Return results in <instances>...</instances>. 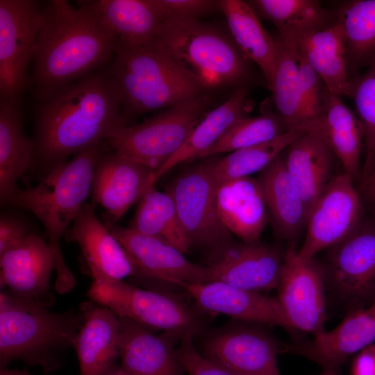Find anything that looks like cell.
<instances>
[{"label":"cell","mask_w":375,"mask_h":375,"mask_svg":"<svg viewBox=\"0 0 375 375\" xmlns=\"http://www.w3.org/2000/svg\"><path fill=\"white\" fill-rule=\"evenodd\" d=\"M110 63L37 103L33 167L43 176L127 126Z\"/></svg>","instance_id":"obj_1"},{"label":"cell","mask_w":375,"mask_h":375,"mask_svg":"<svg viewBox=\"0 0 375 375\" xmlns=\"http://www.w3.org/2000/svg\"><path fill=\"white\" fill-rule=\"evenodd\" d=\"M43 3L28 90L36 103L108 65L116 36L88 0Z\"/></svg>","instance_id":"obj_2"},{"label":"cell","mask_w":375,"mask_h":375,"mask_svg":"<svg viewBox=\"0 0 375 375\" xmlns=\"http://www.w3.org/2000/svg\"><path fill=\"white\" fill-rule=\"evenodd\" d=\"M110 149L108 141L92 146L51 169L35 186L18 188L1 202L31 211L42 224L56 256L53 288L59 294L69 292L76 285L61 252V238L91 194L97 162Z\"/></svg>","instance_id":"obj_3"},{"label":"cell","mask_w":375,"mask_h":375,"mask_svg":"<svg viewBox=\"0 0 375 375\" xmlns=\"http://www.w3.org/2000/svg\"><path fill=\"white\" fill-rule=\"evenodd\" d=\"M127 124L133 117L160 110L203 94V87L152 43L131 45L117 39L110 63Z\"/></svg>","instance_id":"obj_4"},{"label":"cell","mask_w":375,"mask_h":375,"mask_svg":"<svg viewBox=\"0 0 375 375\" xmlns=\"http://www.w3.org/2000/svg\"><path fill=\"white\" fill-rule=\"evenodd\" d=\"M42 304L0 294V366L14 360L51 370L65 351L73 347L84 317L79 312H56Z\"/></svg>","instance_id":"obj_5"},{"label":"cell","mask_w":375,"mask_h":375,"mask_svg":"<svg viewBox=\"0 0 375 375\" xmlns=\"http://www.w3.org/2000/svg\"><path fill=\"white\" fill-rule=\"evenodd\" d=\"M153 44L206 89L237 83L249 62L229 34L199 19H166Z\"/></svg>","instance_id":"obj_6"},{"label":"cell","mask_w":375,"mask_h":375,"mask_svg":"<svg viewBox=\"0 0 375 375\" xmlns=\"http://www.w3.org/2000/svg\"><path fill=\"white\" fill-rule=\"evenodd\" d=\"M209 103L203 94L126 126L108 140L110 149L156 172L181 148Z\"/></svg>","instance_id":"obj_7"},{"label":"cell","mask_w":375,"mask_h":375,"mask_svg":"<svg viewBox=\"0 0 375 375\" xmlns=\"http://www.w3.org/2000/svg\"><path fill=\"white\" fill-rule=\"evenodd\" d=\"M90 300L151 330L194 335L203 324L176 297L156 290H144L122 281H92Z\"/></svg>","instance_id":"obj_8"},{"label":"cell","mask_w":375,"mask_h":375,"mask_svg":"<svg viewBox=\"0 0 375 375\" xmlns=\"http://www.w3.org/2000/svg\"><path fill=\"white\" fill-rule=\"evenodd\" d=\"M217 187L212 160L206 159L181 172L165 190L174 203L192 245L212 251L232 241L231 233L223 225L217 212Z\"/></svg>","instance_id":"obj_9"},{"label":"cell","mask_w":375,"mask_h":375,"mask_svg":"<svg viewBox=\"0 0 375 375\" xmlns=\"http://www.w3.org/2000/svg\"><path fill=\"white\" fill-rule=\"evenodd\" d=\"M326 291L348 311L375 299V227L360 226L329 248L322 266Z\"/></svg>","instance_id":"obj_10"},{"label":"cell","mask_w":375,"mask_h":375,"mask_svg":"<svg viewBox=\"0 0 375 375\" xmlns=\"http://www.w3.org/2000/svg\"><path fill=\"white\" fill-rule=\"evenodd\" d=\"M42 3L0 0V99L21 100L28 90Z\"/></svg>","instance_id":"obj_11"},{"label":"cell","mask_w":375,"mask_h":375,"mask_svg":"<svg viewBox=\"0 0 375 375\" xmlns=\"http://www.w3.org/2000/svg\"><path fill=\"white\" fill-rule=\"evenodd\" d=\"M362 206L353 181L343 173L325 186L309 213L306 235L297 251L299 259L308 261L351 234L360 225Z\"/></svg>","instance_id":"obj_12"},{"label":"cell","mask_w":375,"mask_h":375,"mask_svg":"<svg viewBox=\"0 0 375 375\" xmlns=\"http://www.w3.org/2000/svg\"><path fill=\"white\" fill-rule=\"evenodd\" d=\"M294 246L283 253L277 299L292 328L314 335L325 331L326 288L322 266L299 259Z\"/></svg>","instance_id":"obj_13"},{"label":"cell","mask_w":375,"mask_h":375,"mask_svg":"<svg viewBox=\"0 0 375 375\" xmlns=\"http://www.w3.org/2000/svg\"><path fill=\"white\" fill-rule=\"evenodd\" d=\"M206 266L211 281L260 292L277 288L283 267V253L272 246L233 240L212 251Z\"/></svg>","instance_id":"obj_14"},{"label":"cell","mask_w":375,"mask_h":375,"mask_svg":"<svg viewBox=\"0 0 375 375\" xmlns=\"http://www.w3.org/2000/svg\"><path fill=\"white\" fill-rule=\"evenodd\" d=\"M278 352L270 333L242 324L211 334L203 344L202 354L238 375H280Z\"/></svg>","instance_id":"obj_15"},{"label":"cell","mask_w":375,"mask_h":375,"mask_svg":"<svg viewBox=\"0 0 375 375\" xmlns=\"http://www.w3.org/2000/svg\"><path fill=\"white\" fill-rule=\"evenodd\" d=\"M110 231L133 262L136 277L181 288L188 284L211 281L208 266L190 261L185 253L167 243L128 227L114 226Z\"/></svg>","instance_id":"obj_16"},{"label":"cell","mask_w":375,"mask_h":375,"mask_svg":"<svg viewBox=\"0 0 375 375\" xmlns=\"http://www.w3.org/2000/svg\"><path fill=\"white\" fill-rule=\"evenodd\" d=\"M155 171L108 150L94 169L91 194L105 210L103 224L111 230L129 208L153 186Z\"/></svg>","instance_id":"obj_17"},{"label":"cell","mask_w":375,"mask_h":375,"mask_svg":"<svg viewBox=\"0 0 375 375\" xmlns=\"http://www.w3.org/2000/svg\"><path fill=\"white\" fill-rule=\"evenodd\" d=\"M0 285L14 296L51 307L56 256L49 242L34 232L0 254Z\"/></svg>","instance_id":"obj_18"},{"label":"cell","mask_w":375,"mask_h":375,"mask_svg":"<svg viewBox=\"0 0 375 375\" xmlns=\"http://www.w3.org/2000/svg\"><path fill=\"white\" fill-rule=\"evenodd\" d=\"M94 206L85 203L69 231L83 253L93 281H122L135 276L136 269L119 241L94 211Z\"/></svg>","instance_id":"obj_19"},{"label":"cell","mask_w":375,"mask_h":375,"mask_svg":"<svg viewBox=\"0 0 375 375\" xmlns=\"http://www.w3.org/2000/svg\"><path fill=\"white\" fill-rule=\"evenodd\" d=\"M375 341V299L368 306L351 310L334 328L314 335L291 350L319 365L324 370L338 372L351 355Z\"/></svg>","instance_id":"obj_20"},{"label":"cell","mask_w":375,"mask_h":375,"mask_svg":"<svg viewBox=\"0 0 375 375\" xmlns=\"http://www.w3.org/2000/svg\"><path fill=\"white\" fill-rule=\"evenodd\" d=\"M183 289L206 311L224 314L248 323L293 328L277 297L219 281L188 284Z\"/></svg>","instance_id":"obj_21"},{"label":"cell","mask_w":375,"mask_h":375,"mask_svg":"<svg viewBox=\"0 0 375 375\" xmlns=\"http://www.w3.org/2000/svg\"><path fill=\"white\" fill-rule=\"evenodd\" d=\"M119 318V357L130 375H183L185 370L174 346L180 335L156 334L128 318Z\"/></svg>","instance_id":"obj_22"},{"label":"cell","mask_w":375,"mask_h":375,"mask_svg":"<svg viewBox=\"0 0 375 375\" xmlns=\"http://www.w3.org/2000/svg\"><path fill=\"white\" fill-rule=\"evenodd\" d=\"M80 310L84 321L74 345L80 375H103L119 356V316L92 300L81 303Z\"/></svg>","instance_id":"obj_23"},{"label":"cell","mask_w":375,"mask_h":375,"mask_svg":"<svg viewBox=\"0 0 375 375\" xmlns=\"http://www.w3.org/2000/svg\"><path fill=\"white\" fill-rule=\"evenodd\" d=\"M216 206L221 222L244 242L259 241L268 221V211L258 180L251 176L218 185Z\"/></svg>","instance_id":"obj_24"},{"label":"cell","mask_w":375,"mask_h":375,"mask_svg":"<svg viewBox=\"0 0 375 375\" xmlns=\"http://www.w3.org/2000/svg\"><path fill=\"white\" fill-rule=\"evenodd\" d=\"M299 129L319 135L341 163L344 173L354 181L360 177V160L365 135L358 116L331 93L323 113Z\"/></svg>","instance_id":"obj_25"},{"label":"cell","mask_w":375,"mask_h":375,"mask_svg":"<svg viewBox=\"0 0 375 375\" xmlns=\"http://www.w3.org/2000/svg\"><path fill=\"white\" fill-rule=\"evenodd\" d=\"M290 38L322 78L328 92L340 97L347 96L350 78L347 72V47L338 20L325 28Z\"/></svg>","instance_id":"obj_26"},{"label":"cell","mask_w":375,"mask_h":375,"mask_svg":"<svg viewBox=\"0 0 375 375\" xmlns=\"http://www.w3.org/2000/svg\"><path fill=\"white\" fill-rule=\"evenodd\" d=\"M258 181L276 231L283 238L294 239L306 225L308 212L283 152L261 172Z\"/></svg>","instance_id":"obj_27"},{"label":"cell","mask_w":375,"mask_h":375,"mask_svg":"<svg viewBox=\"0 0 375 375\" xmlns=\"http://www.w3.org/2000/svg\"><path fill=\"white\" fill-rule=\"evenodd\" d=\"M286 149V168L301 194L309 215L324 188L333 178L335 156L324 140L313 132L303 133Z\"/></svg>","instance_id":"obj_28"},{"label":"cell","mask_w":375,"mask_h":375,"mask_svg":"<svg viewBox=\"0 0 375 375\" xmlns=\"http://www.w3.org/2000/svg\"><path fill=\"white\" fill-rule=\"evenodd\" d=\"M248 90L238 88L220 106L206 112L192 129L181 148L158 171L153 183L181 163L200 159L237 121L247 117L252 108Z\"/></svg>","instance_id":"obj_29"},{"label":"cell","mask_w":375,"mask_h":375,"mask_svg":"<svg viewBox=\"0 0 375 375\" xmlns=\"http://www.w3.org/2000/svg\"><path fill=\"white\" fill-rule=\"evenodd\" d=\"M34 162L35 144L24 130L21 100L0 99L1 202L17 190V180Z\"/></svg>","instance_id":"obj_30"},{"label":"cell","mask_w":375,"mask_h":375,"mask_svg":"<svg viewBox=\"0 0 375 375\" xmlns=\"http://www.w3.org/2000/svg\"><path fill=\"white\" fill-rule=\"evenodd\" d=\"M219 6L233 41L249 62L258 65L267 87L271 90L276 55L274 38L262 27L259 17L247 2L220 0Z\"/></svg>","instance_id":"obj_31"},{"label":"cell","mask_w":375,"mask_h":375,"mask_svg":"<svg viewBox=\"0 0 375 375\" xmlns=\"http://www.w3.org/2000/svg\"><path fill=\"white\" fill-rule=\"evenodd\" d=\"M88 2L117 40L127 44L150 43L164 22L153 0H89Z\"/></svg>","instance_id":"obj_32"},{"label":"cell","mask_w":375,"mask_h":375,"mask_svg":"<svg viewBox=\"0 0 375 375\" xmlns=\"http://www.w3.org/2000/svg\"><path fill=\"white\" fill-rule=\"evenodd\" d=\"M128 228L167 243L183 253L192 247L171 197L166 192L158 190L154 185L140 200Z\"/></svg>","instance_id":"obj_33"},{"label":"cell","mask_w":375,"mask_h":375,"mask_svg":"<svg viewBox=\"0 0 375 375\" xmlns=\"http://www.w3.org/2000/svg\"><path fill=\"white\" fill-rule=\"evenodd\" d=\"M275 67L271 91L276 112L288 129H299L304 123L298 74V51L293 40L278 35Z\"/></svg>","instance_id":"obj_34"},{"label":"cell","mask_w":375,"mask_h":375,"mask_svg":"<svg viewBox=\"0 0 375 375\" xmlns=\"http://www.w3.org/2000/svg\"><path fill=\"white\" fill-rule=\"evenodd\" d=\"M258 17L272 22L278 34L293 37L325 28L331 13L315 0H251L247 1Z\"/></svg>","instance_id":"obj_35"},{"label":"cell","mask_w":375,"mask_h":375,"mask_svg":"<svg viewBox=\"0 0 375 375\" xmlns=\"http://www.w3.org/2000/svg\"><path fill=\"white\" fill-rule=\"evenodd\" d=\"M336 19L344 34L348 65L369 66L375 60V0L348 1Z\"/></svg>","instance_id":"obj_36"},{"label":"cell","mask_w":375,"mask_h":375,"mask_svg":"<svg viewBox=\"0 0 375 375\" xmlns=\"http://www.w3.org/2000/svg\"><path fill=\"white\" fill-rule=\"evenodd\" d=\"M305 132L302 129H290L269 141L230 152L219 159H212L215 180L219 185L228 181L262 172L293 140Z\"/></svg>","instance_id":"obj_37"},{"label":"cell","mask_w":375,"mask_h":375,"mask_svg":"<svg viewBox=\"0 0 375 375\" xmlns=\"http://www.w3.org/2000/svg\"><path fill=\"white\" fill-rule=\"evenodd\" d=\"M288 128L277 112L265 108L253 117H244L234 123L200 159L230 152L269 141L287 132Z\"/></svg>","instance_id":"obj_38"},{"label":"cell","mask_w":375,"mask_h":375,"mask_svg":"<svg viewBox=\"0 0 375 375\" xmlns=\"http://www.w3.org/2000/svg\"><path fill=\"white\" fill-rule=\"evenodd\" d=\"M347 96L353 99L356 115L364 129L365 165L375 150V60L365 73L350 79Z\"/></svg>","instance_id":"obj_39"},{"label":"cell","mask_w":375,"mask_h":375,"mask_svg":"<svg viewBox=\"0 0 375 375\" xmlns=\"http://www.w3.org/2000/svg\"><path fill=\"white\" fill-rule=\"evenodd\" d=\"M297 51L298 74L304 117L303 125L317 119L323 113L330 92L306 58L298 49Z\"/></svg>","instance_id":"obj_40"},{"label":"cell","mask_w":375,"mask_h":375,"mask_svg":"<svg viewBox=\"0 0 375 375\" xmlns=\"http://www.w3.org/2000/svg\"><path fill=\"white\" fill-rule=\"evenodd\" d=\"M191 334H184L177 347L179 360L188 375H238L199 353Z\"/></svg>","instance_id":"obj_41"},{"label":"cell","mask_w":375,"mask_h":375,"mask_svg":"<svg viewBox=\"0 0 375 375\" xmlns=\"http://www.w3.org/2000/svg\"><path fill=\"white\" fill-rule=\"evenodd\" d=\"M166 19H199L219 10V1L153 0Z\"/></svg>","instance_id":"obj_42"},{"label":"cell","mask_w":375,"mask_h":375,"mask_svg":"<svg viewBox=\"0 0 375 375\" xmlns=\"http://www.w3.org/2000/svg\"><path fill=\"white\" fill-rule=\"evenodd\" d=\"M31 232L19 217L2 213L0 217V254L17 244Z\"/></svg>","instance_id":"obj_43"},{"label":"cell","mask_w":375,"mask_h":375,"mask_svg":"<svg viewBox=\"0 0 375 375\" xmlns=\"http://www.w3.org/2000/svg\"><path fill=\"white\" fill-rule=\"evenodd\" d=\"M351 375H375V345L359 352L353 363Z\"/></svg>","instance_id":"obj_44"},{"label":"cell","mask_w":375,"mask_h":375,"mask_svg":"<svg viewBox=\"0 0 375 375\" xmlns=\"http://www.w3.org/2000/svg\"><path fill=\"white\" fill-rule=\"evenodd\" d=\"M362 181L365 190L375 185V150L369 162L364 165Z\"/></svg>","instance_id":"obj_45"},{"label":"cell","mask_w":375,"mask_h":375,"mask_svg":"<svg viewBox=\"0 0 375 375\" xmlns=\"http://www.w3.org/2000/svg\"><path fill=\"white\" fill-rule=\"evenodd\" d=\"M103 375H130L122 365H114Z\"/></svg>","instance_id":"obj_46"},{"label":"cell","mask_w":375,"mask_h":375,"mask_svg":"<svg viewBox=\"0 0 375 375\" xmlns=\"http://www.w3.org/2000/svg\"><path fill=\"white\" fill-rule=\"evenodd\" d=\"M0 375H31L26 370H19L15 369H8L7 367L1 368Z\"/></svg>","instance_id":"obj_47"},{"label":"cell","mask_w":375,"mask_h":375,"mask_svg":"<svg viewBox=\"0 0 375 375\" xmlns=\"http://www.w3.org/2000/svg\"><path fill=\"white\" fill-rule=\"evenodd\" d=\"M365 190L368 192L370 197L372 198L373 201L375 202V185L369 188L365 189Z\"/></svg>","instance_id":"obj_48"},{"label":"cell","mask_w":375,"mask_h":375,"mask_svg":"<svg viewBox=\"0 0 375 375\" xmlns=\"http://www.w3.org/2000/svg\"><path fill=\"white\" fill-rule=\"evenodd\" d=\"M319 375H338V372L332 370H324L323 372Z\"/></svg>","instance_id":"obj_49"}]
</instances>
